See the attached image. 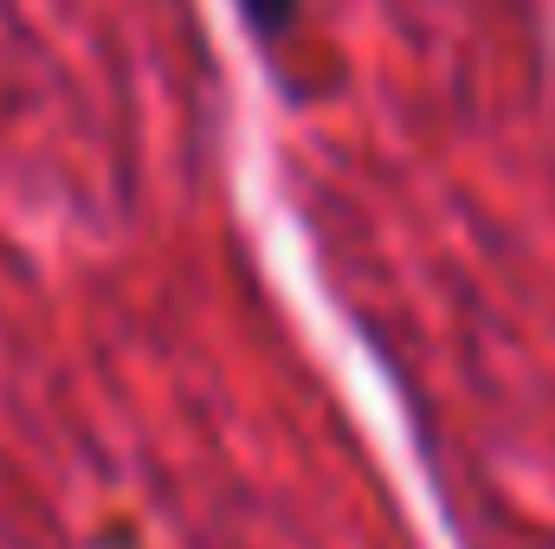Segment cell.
Listing matches in <instances>:
<instances>
[{"mask_svg": "<svg viewBox=\"0 0 555 549\" xmlns=\"http://www.w3.org/2000/svg\"><path fill=\"white\" fill-rule=\"evenodd\" d=\"M240 7H246V20H253L266 39H272V33H284V26L297 20V0H240Z\"/></svg>", "mask_w": 555, "mask_h": 549, "instance_id": "6da1fadb", "label": "cell"}]
</instances>
